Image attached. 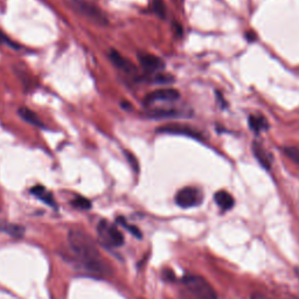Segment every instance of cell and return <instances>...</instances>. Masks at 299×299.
Listing matches in <instances>:
<instances>
[{
	"label": "cell",
	"mask_w": 299,
	"mask_h": 299,
	"mask_svg": "<svg viewBox=\"0 0 299 299\" xmlns=\"http://www.w3.org/2000/svg\"><path fill=\"white\" fill-rule=\"evenodd\" d=\"M97 233L102 242L110 247H121L124 243L123 234L118 230V228L115 224L109 223L105 220L98 223Z\"/></svg>",
	"instance_id": "cell-4"
},
{
	"label": "cell",
	"mask_w": 299,
	"mask_h": 299,
	"mask_svg": "<svg viewBox=\"0 0 299 299\" xmlns=\"http://www.w3.org/2000/svg\"><path fill=\"white\" fill-rule=\"evenodd\" d=\"M252 299H269V298H266L265 296H263L261 294H254L252 296Z\"/></svg>",
	"instance_id": "cell-22"
},
{
	"label": "cell",
	"mask_w": 299,
	"mask_h": 299,
	"mask_svg": "<svg viewBox=\"0 0 299 299\" xmlns=\"http://www.w3.org/2000/svg\"><path fill=\"white\" fill-rule=\"evenodd\" d=\"M72 205L74 207L79 208V210H90L91 208V202L83 197L75 198V200H73Z\"/></svg>",
	"instance_id": "cell-16"
},
{
	"label": "cell",
	"mask_w": 299,
	"mask_h": 299,
	"mask_svg": "<svg viewBox=\"0 0 299 299\" xmlns=\"http://www.w3.org/2000/svg\"><path fill=\"white\" fill-rule=\"evenodd\" d=\"M68 244L72 253L89 272L96 276L109 274V265L99 255L91 237L79 229H72L68 234Z\"/></svg>",
	"instance_id": "cell-1"
},
{
	"label": "cell",
	"mask_w": 299,
	"mask_h": 299,
	"mask_svg": "<svg viewBox=\"0 0 299 299\" xmlns=\"http://www.w3.org/2000/svg\"><path fill=\"white\" fill-rule=\"evenodd\" d=\"M109 56H110V60L114 63V66L117 69H120L121 72L125 73L127 75H136L137 74V68L133 66V63L125 59L124 56H122L117 50H111Z\"/></svg>",
	"instance_id": "cell-9"
},
{
	"label": "cell",
	"mask_w": 299,
	"mask_h": 299,
	"mask_svg": "<svg viewBox=\"0 0 299 299\" xmlns=\"http://www.w3.org/2000/svg\"><path fill=\"white\" fill-rule=\"evenodd\" d=\"M153 11L159 15V17L165 18V6H164L163 0H152Z\"/></svg>",
	"instance_id": "cell-18"
},
{
	"label": "cell",
	"mask_w": 299,
	"mask_h": 299,
	"mask_svg": "<svg viewBox=\"0 0 299 299\" xmlns=\"http://www.w3.org/2000/svg\"><path fill=\"white\" fill-rule=\"evenodd\" d=\"M180 98V92L176 89L166 88L151 91L144 97L145 105H152L158 102H174Z\"/></svg>",
	"instance_id": "cell-6"
},
{
	"label": "cell",
	"mask_w": 299,
	"mask_h": 299,
	"mask_svg": "<svg viewBox=\"0 0 299 299\" xmlns=\"http://www.w3.org/2000/svg\"><path fill=\"white\" fill-rule=\"evenodd\" d=\"M181 284L187 299H217L214 288L201 276H186L181 279Z\"/></svg>",
	"instance_id": "cell-2"
},
{
	"label": "cell",
	"mask_w": 299,
	"mask_h": 299,
	"mask_svg": "<svg viewBox=\"0 0 299 299\" xmlns=\"http://www.w3.org/2000/svg\"><path fill=\"white\" fill-rule=\"evenodd\" d=\"M31 193L32 194H34L37 198L40 199V200L46 202L47 205H49V206L55 205V202H54V199H53V195H51L48 191H46V188H44L43 186H34V187L31 189Z\"/></svg>",
	"instance_id": "cell-14"
},
{
	"label": "cell",
	"mask_w": 299,
	"mask_h": 299,
	"mask_svg": "<svg viewBox=\"0 0 299 299\" xmlns=\"http://www.w3.org/2000/svg\"><path fill=\"white\" fill-rule=\"evenodd\" d=\"M0 229L5 231L6 234L11 235L13 237H22L25 234V227L20 226V224H13V223H7L5 226L0 227Z\"/></svg>",
	"instance_id": "cell-15"
},
{
	"label": "cell",
	"mask_w": 299,
	"mask_h": 299,
	"mask_svg": "<svg viewBox=\"0 0 299 299\" xmlns=\"http://www.w3.org/2000/svg\"><path fill=\"white\" fill-rule=\"evenodd\" d=\"M249 127L254 132L259 133L261 131H264L269 128L268 121L262 116H250L249 117Z\"/></svg>",
	"instance_id": "cell-13"
},
{
	"label": "cell",
	"mask_w": 299,
	"mask_h": 299,
	"mask_svg": "<svg viewBox=\"0 0 299 299\" xmlns=\"http://www.w3.org/2000/svg\"><path fill=\"white\" fill-rule=\"evenodd\" d=\"M157 131H158V132H163V133L186 136V137L193 138V139H198V140L204 139V137H202L201 133H199L197 130L187 127V125H178V124L165 125V127L159 128Z\"/></svg>",
	"instance_id": "cell-8"
},
{
	"label": "cell",
	"mask_w": 299,
	"mask_h": 299,
	"mask_svg": "<svg viewBox=\"0 0 299 299\" xmlns=\"http://www.w3.org/2000/svg\"><path fill=\"white\" fill-rule=\"evenodd\" d=\"M202 202V193L195 187H185L176 193L175 204L181 208L197 207Z\"/></svg>",
	"instance_id": "cell-5"
},
{
	"label": "cell",
	"mask_w": 299,
	"mask_h": 299,
	"mask_svg": "<svg viewBox=\"0 0 299 299\" xmlns=\"http://www.w3.org/2000/svg\"><path fill=\"white\" fill-rule=\"evenodd\" d=\"M141 68L145 70L149 75H154V73H158L165 68V62L160 57L152 55V54L143 53L138 55Z\"/></svg>",
	"instance_id": "cell-7"
},
{
	"label": "cell",
	"mask_w": 299,
	"mask_h": 299,
	"mask_svg": "<svg viewBox=\"0 0 299 299\" xmlns=\"http://www.w3.org/2000/svg\"><path fill=\"white\" fill-rule=\"evenodd\" d=\"M284 152L289 158L292 160V162L299 164V149H297V147L289 146V147H285Z\"/></svg>",
	"instance_id": "cell-19"
},
{
	"label": "cell",
	"mask_w": 299,
	"mask_h": 299,
	"mask_svg": "<svg viewBox=\"0 0 299 299\" xmlns=\"http://www.w3.org/2000/svg\"><path fill=\"white\" fill-rule=\"evenodd\" d=\"M18 114L20 115V117L22 118V120H24L25 122H27L28 124L34 125V127H37V128H44V125L43 122H41L40 118H39V116L35 114L34 111H32L31 109L20 108L18 110Z\"/></svg>",
	"instance_id": "cell-12"
},
{
	"label": "cell",
	"mask_w": 299,
	"mask_h": 299,
	"mask_svg": "<svg viewBox=\"0 0 299 299\" xmlns=\"http://www.w3.org/2000/svg\"><path fill=\"white\" fill-rule=\"evenodd\" d=\"M64 2H66L74 12H76L77 14L86 18L88 20L95 22V24L97 25H108V19L104 15V13H103L97 6H95L94 4L88 1V0H64Z\"/></svg>",
	"instance_id": "cell-3"
},
{
	"label": "cell",
	"mask_w": 299,
	"mask_h": 299,
	"mask_svg": "<svg viewBox=\"0 0 299 299\" xmlns=\"http://www.w3.org/2000/svg\"><path fill=\"white\" fill-rule=\"evenodd\" d=\"M125 156H127V158L128 160V163H130V165L132 166L133 171L134 172L139 171V165H138V162H137L136 157H134L133 154L130 153V152H125Z\"/></svg>",
	"instance_id": "cell-20"
},
{
	"label": "cell",
	"mask_w": 299,
	"mask_h": 299,
	"mask_svg": "<svg viewBox=\"0 0 299 299\" xmlns=\"http://www.w3.org/2000/svg\"><path fill=\"white\" fill-rule=\"evenodd\" d=\"M0 44H7V46H14V44L12 43V41L9 40V39L7 37H6V35L4 33H2L1 31H0Z\"/></svg>",
	"instance_id": "cell-21"
},
{
	"label": "cell",
	"mask_w": 299,
	"mask_h": 299,
	"mask_svg": "<svg viewBox=\"0 0 299 299\" xmlns=\"http://www.w3.org/2000/svg\"><path fill=\"white\" fill-rule=\"evenodd\" d=\"M253 152H254V156H255V158L257 159V162L261 164L264 169L270 170V167H271V157H270L268 151H266L259 143L254 141Z\"/></svg>",
	"instance_id": "cell-10"
},
{
	"label": "cell",
	"mask_w": 299,
	"mask_h": 299,
	"mask_svg": "<svg viewBox=\"0 0 299 299\" xmlns=\"http://www.w3.org/2000/svg\"><path fill=\"white\" fill-rule=\"evenodd\" d=\"M214 200L222 211H229L234 207V205H235L234 198L226 191H218L215 193Z\"/></svg>",
	"instance_id": "cell-11"
},
{
	"label": "cell",
	"mask_w": 299,
	"mask_h": 299,
	"mask_svg": "<svg viewBox=\"0 0 299 299\" xmlns=\"http://www.w3.org/2000/svg\"><path fill=\"white\" fill-rule=\"evenodd\" d=\"M118 222L120 223H122V226H123L124 228H127V229L130 231L131 234H132L133 236H136L137 239H141V231L138 229V228L136 227V226H130V224H128L127 221L124 220L123 217H120L118 218Z\"/></svg>",
	"instance_id": "cell-17"
}]
</instances>
